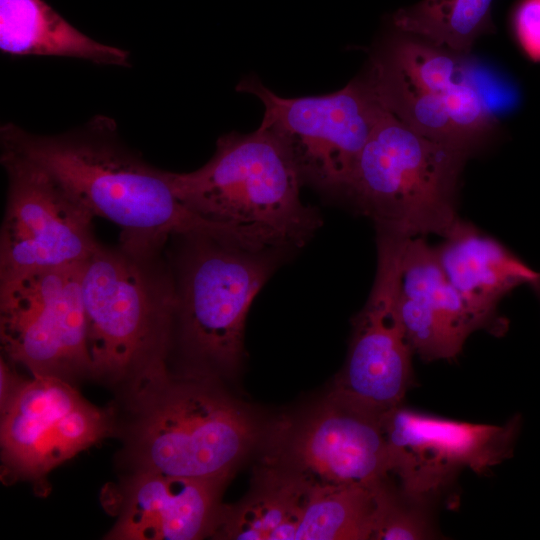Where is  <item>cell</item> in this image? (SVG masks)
Here are the masks:
<instances>
[{
	"label": "cell",
	"mask_w": 540,
	"mask_h": 540,
	"mask_svg": "<svg viewBox=\"0 0 540 540\" xmlns=\"http://www.w3.org/2000/svg\"><path fill=\"white\" fill-rule=\"evenodd\" d=\"M1 145L44 169L94 217L118 225L123 247L159 253L168 238L189 235H210L252 249L269 243L264 229L211 220L189 209L176 196L170 172L127 148L107 117L54 136L7 124L1 128Z\"/></svg>",
	"instance_id": "cell-1"
},
{
	"label": "cell",
	"mask_w": 540,
	"mask_h": 540,
	"mask_svg": "<svg viewBox=\"0 0 540 540\" xmlns=\"http://www.w3.org/2000/svg\"><path fill=\"white\" fill-rule=\"evenodd\" d=\"M126 450L134 470L227 481L266 431L253 411L194 369L174 374L166 361L134 376Z\"/></svg>",
	"instance_id": "cell-2"
},
{
	"label": "cell",
	"mask_w": 540,
	"mask_h": 540,
	"mask_svg": "<svg viewBox=\"0 0 540 540\" xmlns=\"http://www.w3.org/2000/svg\"><path fill=\"white\" fill-rule=\"evenodd\" d=\"M159 253L100 245L83 264L91 375L130 380L166 361L175 323V280Z\"/></svg>",
	"instance_id": "cell-3"
},
{
	"label": "cell",
	"mask_w": 540,
	"mask_h": 540,
	"mask_svg": "<svg viewBox=\"0 0 540 540\" xmlns=\"http://www.w3.org/2000/svg\"><path fill=\"white\" fill-rule=\"evenodd\" d=\"M176 196L220 222L255 226L300 247L322 221L300 198L302 177L286 146L267 128L221 136L212 158L188 173L170 172Z\"/></svg>",
	"instance_id": "cell-4"
},
{
	"label": "cell",
	"mask_w": 540,
	"mask_h": 540,
	"mask_svg": "<svg viewBox=\"0 0 540 540\" xmlns=\"http://www.w3.org/2000/svg\"><path fill=\"white\" fill-rule=\"evenodd\" d=\"M469 150L428 137L383 107L344 194L378 230L445 237L458 221L456 190Z\"/></svg>",
	"instance_id": "cell-5"
},
{
	"label": "cell",
	"mask_w": 540,
	"mask_h": 540,
	"mask_svg": "<svg viewBox=\"0 0 540 540\" xmlns=\"http://www.w3.org/2000/svg\"><path fill=\"white\" fill-rule=\"evenodd\" d=\"M175 323L190 369L230 376L243 356L250 305L286 247L251 249L210 236L180 237Z\"/></svg>",
	"instance_id": "cell-6"
},
{
	"label": "cell",
	"mask_w": 540,
	"mask_h": 540,
	"mask_svg": "<svg viewBox=\"0 0 540 540\" xmlns=\"http://www.w3.org/2000/svg\"><path fill=\"white\" fill-rule=\"evenodd\" d=\"M237 90L262 101L260 126L286 146L302 180L326 192L345 193L383 111L364 78L319 96L281 97L256 76L245 77Z\"/></svg>",
	"instance_id": "cell-7"
},
{
	"label": "cell",
	"mask_w": 540,
	"mask_h": 540,
	"mask_svg": "<svg viewBox=\"0 0 540 540\" xmlns=\"http://www.w3.org/2000/svg\"><path fill=\"white\" fill-rule=\"evenodd\" d=\"M84 262L0 284L1 349L10 362L32 375L69 381L91 375L82 295Z\"/></svg>",
	"instance_id": "cell-8"
},
{
	"label": "cell",
	"mask_w": 540,
	"mask_h": 540,
	"mask_svg": "<svg viewBox=\"0 0 540 540\" xmlns=\"http://www.w3.org/2000/svg\"><path fill=\"white\" fill-rule=\"evenodd\" d=\"M8 179L0 233V284L40 270L81 263L100 244L94 216L44 169L2 148Z\"/></svg>",
	"instance_id": "cell-9"
},
{
	"label": "cell",
	"mask_w": 540,
	"mask_h": 540,
	"mask_svg": "<svg viewBox=\"0 0 540 540\" xmlns=\"http://www.w3.org/2000/svg\"><path fill=\"white\" fill-rule=\"evenodd\" d=\"M384 414L331 391L266 432V462L316 484L372 485L392 473Z\"/></svg>",
	"instance_id": "cell-10"
},
{
	"label": "cell",
	"mask_w": 540,
	"mask_h": 540,
	"mask_svg": "<svg viewBox=\"0 0 540 540\" xmlns=\"http://www.w3.org/2000/svg\"><path fill=\"white\" fill-rule=\"evenodd\" d=\"M0 410L4 480H42L114 428L108 409L90 403L69 380L56 376L24 379Z\"/></svg>",
	"instance_id": "cell-11"
},
{
	"label": "cell",
	"mask_w": 540,
	"mask_h": 540,
	"mask_svg": "<svg viewBox=\"0 0 540 540\" xmlns=\"http://www.w3.org/2000/svg\"><path fill=\"white\" fill-rule=\"evenodd\" d=\"M408 237L378 230L375 281L353 323L347 360L332 391L385 414L414 384L411 349L399 318L401 258Z\"/></svg>",
	"instance_id": "cell-12"
},
{
	"label": "cell",
	"mask_w": 540,
	"mask_h": 540,
	"mask_svg": "<svg viewBox=\"0 0 540 540\" xmlns=\"http://www.w3.org/2000/svg\"><path fill=\"white\" fill-rule=\"evenodd\" d=\"M383 423L400 489L431 501L461 469L482 474L510 458L522 417L517 414L503 425L477 424L400 405L384 414Z\"/></svg>",
	"instance_id": "cell-13"
},
{
	"label": "cell",
	"mask_w": 540,
	"mask_h": 540,
	"mask_svg": "<svg viewBox=\"0 0 540 540\" xmlns=\"http://www.w3.org/2000/svg\"><path fill=\"white\" fill-rule=\"evenodd\" d=\"M227 481L134 470L121 487L114 540H195L210 535Z\"/></svg>",
	"instance_id": "cell-14"
},
{
	"label": "cell",
	"mask_w": 540,
	"mask_h": 540,
	"mask_svg": "<svg viewBox=\"0 0 540 540\" xmlns=\"http://www.w3.org/2000/svg\"><path fill=\"white\" fill-rule=\"evenodd\" d=\"M436 248L447 277L487 328L500 300L529 285L540 301V272L530 268L497 240L458 221Z\"/></svg>",
	"instance_id": "cell-15"
},
{
	"label": "cell",
	"mask_w": 540,
	"mask_h": 540,
	"mask_svg": "<svg viewBox=\"0 0 540 540\" xmlns=\"http://www.w3.org/2000/svg\"><path fill=\"white\" fill-rule=\"evenodd\" d=\"M378 53L417 86L445 101L472 144L494 128L493 114L454 52L399 31Z\"/></svg>",
	"instance_id": "cell-16"
},
{
	"label": "cell",
	"mask_w": 540,
	"mask_h": 540,
	"mask_svg": "<svg viewBox=\"0 0 540 540\" xmlns=\"http://www.w3.org/2000/svg\"><path fill=\"white\" fill-rule=\"evenodd\" d=\"M313 482L279 465L257 471L248 495L220 506L210 536L238 540H295L302 508Z\"/></svg>",
	"instance_id": "cell-17"
},
{
	"label": "cell",
	"mask_w": 540,
	"mask_h": 540,
	"mask_svg": "<svg viewBox=\"0 0 540 540\" xmlns=\"http://www.w3.org/2000/svg\"><path fill=\"white\" fill-rule=\"evenodd\" d=\"M0 49L16 56H63L127 66L129 53L80 32L43 0H0Z\"/></svg>",
	"instance_id": "cell-18"
},
{
	"label": "cell",
	"mask_w": 540,
	"mask_h": 540,
	"mask_svg": "<svg viewBox=\"0 0 540 540\" xmlns=\"http://www.w3.org/2000/svg\"><path fill=\"white\" fill-rule=\"evenodd\" d=\"M387 479L372 485L313 483L295 540L372 539Z\"/></svg>",
	"instance_id": "cell-19"
},
{
	"label": "cell",
	"mask_w": 540,
	"mask_h": 540,
	"mask_svg": "<svg viewBox=\"0 0 540 540\" xmlns=\"http://www.w3.org/2000/svg\"><path fill=\"white\" fill-rule=\"evenodd\" d=\"M364 79L380 104L408 126L433 139L471 148L446 102L417 86L379 53Z\"/></svg>",
	"instance_id": "cell-20"
},
{
	"label": "cell",
	"mask_w": 540,
	"mask_h": 540,
	"mask_svg": "<svg viewBox=\"0 0 540 540\" xmlns=\"http://www.w3.org/2000/svg\"><path fill=\"white\" fill-rule=\"evenodd\" d=\"M493 0H422L392 15L394 27L457 54L489 28Z\"/></svg>",
	"instance_id": "cell-21"
},
{
	"label": "cell",
	"mask_w": 540,
	"mask_h": 540,
	"mask_svg": "<svg viewBox=\"0 0 540 540\" xmlns=\"http://www.w3.org/2000/svg\"><path fill=\"white\" fill-rule=\"evenodd\" d=\"M400 292L441 313L468 336L483 328L447 277L436 248L423 238L406 239L401 258Z\"/></svg>",
	"instance_id": "cell-22"
},
{
	"label": "cell",
	"mask_w": 540,
	"mask_h": 540,
	"mask_svg": "<svg viewBox=\"0 0 540 540\" xmlns=\"http://www.w3.org/2000/svg\"><path fill=\"white\" fill-rule=\"evenodd\" d=\"M398 313L405 337L421 359H452L461 352L468 335L441 313L401 292Z\"/></svg>",
	"instance_id": "cell-23"
},
{
	"label": "cell",
	"mask_w": 540,
	"mask_h": 540,
	"mask_svg": "<svg viewBox=\"0 0 540 540\" xmlns=\"http://www.w3.org/2000/svg\"><path fill=\"white\" fill-rule=\"evenodd\" d=\"M430 501L396 491L387 482L381 497L372 539L420 540L434 535Z\"/></svg>",
	"instance_id": "cell-24"
},
{
	"label": "cell",
	"mask_w": 540,
	"mask_h": 540,
	"mask_svg": "<svg viewBox=\"0 0 540 540\" xmlns=\"http://www.w3.org/2000/svg\"><path fill=\"white\" fill-rule=\"evenodd\" d=\"M512 28L523 53L540 62V0H520L512 15Z\"/></svg>",
	"instance_id": "cell-25"
},
{
	"label": "cell",
	"mask_w": 540,
	"mask_h": 540,
	"mask_svg": "<svg viewBox=\"0 0 540 540\" xmlns=\"http://www.w3.org/2000/svg\"><path fill=\"white\" fill-rule=\"evenodd\" d=\"M21 378L7 363L1 358L0 361V408L3 407L17 388L23 382Z\"/></svg>",
	"instance_id": "cell-26"
}]
</instances>
